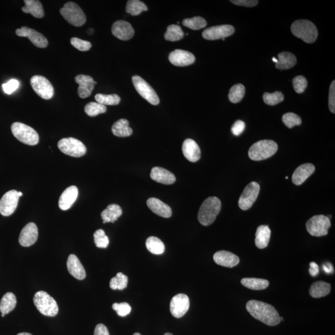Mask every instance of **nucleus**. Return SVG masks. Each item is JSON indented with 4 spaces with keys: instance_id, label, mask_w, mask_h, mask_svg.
Returning <instances> with one entry per match:
<instances>
[{
    "instance_id": "obj_37",
    "label": "nucleus",
    "mask_w": 335,
    "mask_h": 335,
    "mask_svg": "<svg viewBox=\"0 0 335 335\" xmlns=\"http://www.w3.org/2000/svg\"><path fill=\"white\" fill-rule=\"evenodd\" d=\"M184 35L181 27L178 25L172 24L167 27V32L164 36L167 40L175 42L182 39Z\"/></svg>"
},
{
    "instance_id": "obj_25",
    "label": "nucleus",
    "mask_w": 335,
    "mask_h": 335,
    "mask_svg": "<svg viewBox=\"0 0 335 335\" xmlns=\"http://www.w3.org/2000/svg\"><path fill=\"white\" fill-rule=\"evenodd\" d=\"M67 266L68 272L75 278L78 280H83L86 278L85 268L77 256L70 255L68 256Z\"/></svg>"
},
{
    "instance_id": "obj_5",
    "label": "nucleus",
    "mask_w": 335,
    "mask_h": 335,
    "mask_svg": "<svg viewBox=\"0 0 335 335\" xmlns=\"http://www.w3.org/2000/svg\"><path fill=\"white\" fill-rule=\"evenodd\" d=\"M60 14L68 23L76 27L85 24L86 17L82 8L74 2H66L60 9Z\"/></svg>"
},
{
    "instance_id": "obj_64",
    "label": "nucleus",
    "mask_w": 335,
    "mask_h": 335,
    "mask_svg": "<svg viewBox=\"0 0 335 335\" xmlns=\"http://www.w3.org/2000/svg\"><path fill=\"white\" fill-rule=\"evenodd\" d=\"M286 179H288V176H286Z\"/></svg>"
},
{
    "instance_id": "obj_12",
    "label": "nucleus",
    "mask_w": 335,
    "mask_h": 335,
    "mask_svg": "<svg viewBox=\"0 0 335 335\" xmlns=\"http://www.w3.org/2000/svg\"><path fill=\"white\" fill-rule=\"evenodd\" d=\"M260 190V184L257 182L253 181L248 184L238 200V205L240 209L243 210L250 209L257 199Z\"/></svg>"
},
{
    "instance_id": "obj_36",
    "label": "nucleus",
    "mask_w": 335,
    "mask_h": 335,
    "mask_svg": "<svg viewBox=\"0 0 335 335\" xmlns=\"http://www.w3.org/2000/svg\"><path fill=\"white\" fill-rule=\"evenodd\" d=\"M146 247L150 252L155 255H161L164 253L165 249H166L163 242L156 237H150L147 238Z\"/></svg>"
},
{
    "instance_id": "obj_61",
    "label": "nucleus",
    "mask_w": 335,
    "mask_h": 335,
    "mask_svg": "<svg viewBox=\"0 0 335 335\" xmlns=\"http://www.w3.org/2000/svg\"><path fill=\"white\" fill-rule=\"evenodd\" d=\"M164 335H172V334H170V333H167V334H165Z\"/></svg>"
},
{
    "instance_id": "obj_6",
    "label": "nucleus",
    "mask_w": 335,
    "mask_h": 335,
    "mask_svg": "<svg viewBox=\"0 0 335 335\" xmlns=\"http://www.w3.org/2000/svg\"><path fill=\"white\" fill-rule=\"evenodd\" d=\"M34 303L40 313L47 317H55L58 307L55 299L44 291H39L34 297Z\"/></svg>"
},
{
    "instance_id": "obj_22",
    "label": "nucleus",
    "mask_w": 335,
    "mask_h": 335,
    "mask_svg": "<svg viewBox=\"0 0 335 335\" xmlns=\"http://www.w3.org/2000/svg\"><path fill=\"white\" fill-rule=\"evenodd\" d=\"M182 154L187 161L196 162L200 159V149L194 140H185L182 146Z\"/></svg>"
},
{
    "instance_id": "obj_26",
    "label": "nucleus",
    "mask_w": 335,
    "mask_h": 335,
    "mask_svg": "<svg viewBox=\"0 0 335 335\" xmlns=\"http://www.w3.org/2000/svg\"><path fill=\"white\" fill-rule=\"evenodd\" d=\"M315 169L316 168L312 164H303L297 168L292 177L293 183L298 186L303 184L311 174L314 173Z\"/></svg>"
},
{
    "instance_id": "obj_32",
    "label": "nucleus",
    "mask_w": 335,
    "mask_h": 335,
    "mask_svg": "<svg viewBox=\"0 0 335 335\" xmlns=\"http://www.w3.org/2000/svg\"><path fill=\"white\" fill-rule=\"evenodd\" d=\"M129 123L126 119H121L113 124L112 132L119 138H126L132 135L133 129L129 126Z\"/></svg>"
},
{
    "instance_id": "obj_8",
    "label": "nucleus",
    "mask_w": 335,
    "mask_h": 335,
    "mask_svg": "<svg viewBox=\"0 0 335 335\" xmlns=\"http://www.w3.org/2000/svg\"><path fill=\"white\" fill-rule=\"evenodd\" d=\"M331 227V220L324 215H314L306 223L307 232L314 237H323L328 235Z\"/></svg>"
},
{
    "instance_id": "obj_23",
    "label": "nucleus",
    "mask_w": 335,
    "mask_h": 335,
    "mask_svg": "<svg viewBox=\"0 0 335 335\" xmlns=\"http://www.w3.org/2000/svg\"><path fill=\"white\" fill-rule=\"evenodd\" d=\"M147 204L152 212L159 216L164 218H169L171 216V207L157 198H149L147 200Z\"/></svg>"
},
{
    "instance_id": "obj_48",
    "label": "nucleus",
    "mask_w": 335,
    "mask_h": 335,
    "mask_svg": "<svg viewBox=\"0 0 335 335\" xmlns=\"http://www.w3.org/2000/svg\"><path fill=\"white\" fill-rule=\"evenodd\" d=\"M70 42L71 44H72L75 49L83 52L88 51V50L91 49V46H92V45H91L90 42L80 39L79 38L77 37H72V39H71Z\"/></svg>"
},
{
    "instance_id": "obj_39",
    "label": "nucleus",
    "mask_w": 335,
    "mask_h": 335,
    "mask_svg": "<svg viewBox=\"0 0 335 335\" xmlns=\"http://www.w3.org/2000/svg\"><path fill=\"white\" fill-rule=\"evenodd\" d=\"M245 88L242 84H237L230 88L228 99L231 103H238L244 97Z\"/></svg>"
},
{
    "instance_id": "obj_3",
    "label": "nucleus",
    "mask_w": 335,
    "mask_h": 335,
    "mask_svg": "<svg viewBox=\"0 0 335 335\" xmlns=\"http://www.w3.org/2000/svg\"><path fill=\"white\" fill-rule=\"evenodd\" d=\"M278 149L277 144L271 140H263L251 146L248 156L254 161H264L274 156Z\"/></svg>"
},
{
    "instance_id": "obj_9",
    "label": "nucleus",
    "mask_w": 335,
    "mask_h": 335,
    "mask_svg": "<svg viewBox=\"0 0 335 335\" xmlns=\"http://www.w3.org/2000/svg\"><path fill=\"white\" fill-rule=\"evenodd\" d=\"M58 147L62 153L78 158L85 156L86 152L85 145L79 140L73 138L61 139L58 142Z\"/></svg>"
},
{
    "instance_id": "obj_47",
    "label": "nucleus",
    "mask_w": 335,
    "mask_h": 335,
    "mask_svg": "<svg viewBox=\"0 0 335 335\" xmlns=\"http://www.w3.org/2000/svg\"><path fill=\"white\" fill-rule=\"evenodd\" d=\"M293 85L294 90L297 93H303L307 88L308 82L304 76H297L293 78Z\"/></svg>"
},
{
    "instance_id": "obj_2",
    "label": "nucleus",
    "mask_w": 335,
    "mask_h": 335,
    "mask_svg": "<svg viewBox=\"0 0 335 335\" xmlns=\"http://www.w3.org/2000/svg\"><path fill=\"white\" fill-rule=\"evenodd\" d=\"M222 203L217 197H209L203 202L198 212V220L204 226L214 223L221 210Z\"/></svg>"
},
{
    "instance_id": "obj_34",
    "label": "nucleus",
    "mask_w": 335,
    "mask_h": 335,
    "mask_svg": "<svg viewBox=\"0 0 335 335\" xmlns=\"http://www.w3.org/2000/svg\"><path fill=\"white\" fill-rule=\"evenodd\" d=\"M243 286L252 290H263L268 288L270 283L266 279L259 278H243L241 280Z\"/></svg>"
},
{
    "instance_id": "obj_30",
    "label": "nucleus",
    "mask_w": 335,
    "mask_h": 335,
    "mask_svg": "<svg viewBox=\"0 0 335 335\" xmlns=\"http://www.w3.org/2000/svg\"><path fill=\"white\" fill-rule=\"evenodd\" d=\"M331 291V285L324 281H317L312 284L309 293L312 298H321L329 295Z\"/></svg>"
},
{
    "instance_id": "obj_45",
    "label": "nucleus",
    "mask_w": 335,
    "mask_h": 335,
    "mask_svg": "<svg viewBox=\"0 0 335 335\" xmlns=\"http://www.w3.org/2000/svg\"><path fill=\"white\" fill-rule=\"evenodd\" d=\"M283 123L291 129L296 126H300L302 123V119L298 115L293 113H288L284 114L282 118Z\"/></svg>"
},
{
    "instance_id": "obj_10",
    "label": "nucleus",
    "mask_w": 335,
    "mask_h": 335,
    "mask_svg": "<svg viewBox=\"0 0 335 335\" xmlns=\"http://www.w3.org/2000/svg\"><path fill=\"white\" fill-rule=\"evenodd\" d=\"M133 83L136 90L142 98L153 105H158L160 99L156 91L146 80L139 76L133 77Z\"/></svg>"
},
{
    "instance_id": "obj_50",
    "label": "nucleus",
    "mask_w": 335,
    "mask_h": 335,
    "mask_svg": "<svg viewBox=\"0 0 335 335\" xmlns=\"http://www.w3.org/2000/svg\"><path fill=\"white\" fill-rule=\"evenodd\" d=\"M19 85L18 81L12 79L6 83L2 84V87L5 93L7 94V95H11L18 88Z\"/></svg>"
},
{
    "instance_id": "obj_21",
    "label": "nucleus",
    "mask_w": 335,
    "mask_h": 335,
    "mask_svg": "<svg viewBox=\"0 0 335 335\" xmlns=\"http://www.w3.org/2000/svg\"><path fill=\"white\" fill-rule=\"evenodd\" d=\"M215 263L218 265L223 267L233 268L240 263V258L230 251H219L215 253L214 255Z\"/></svg>"
},
{
    "instance_id": "obj_43",
    "label": "nucleus",
    "mask_w": 335,
    "mask_h": 335,
    "mask_svg": "<svg viewBox=\"0 0 335 335\" xmlns=\"http://www.w3.org/2000/svg\"><path fill=\"white\" fill-rule=\"evenodd\" d=\"M107 108L106 106L95 102L89 103L85 106V111L90 117H95L100 114L106 113Z\"/></svg>"
},
{
    "instance_id": "obj_7",
    "label": "nucleus",
    "mask_w": 335,
    "mask_h": 335,
    "mask_svg": "<svg viewBox=\"0 0 335 335\" xmlns=\"http://www.w3.org/2000/svg\"><path fill=\"white\" fill-rule=\"evenodd\" d=\"M11 132L15 138L28 146H35L39 141V134L34 129L21 123H14L11 126Z\"/></svg>"
},
{
    "instance_id": "obj_56",
    "label": "nucleus",
    "mask_w": 335,
    "mask_h": 335,
    "mask_svg": "<svg viewBox=\"0 0 335 335\" xmlns=\"http://www.w3.org/2000/svg\"><path fill=\"white\" fill-rule=\"evenodd\" d=\"M324 270L327 273H331L334 271V267L331 263H328L324 265Z\"/></svg>"
},
{
    "instance_id": "obj_62",
    "label": "nucleus",
    "mask_w": 335,
    "mask_h": 335,
    "mask_svg": "<svg viewBox=\"0 0 335 335\" xmlns=\"http://www.w3.org/2000/svg\"><path fill=\"white\" fill-rule=\"evenodd\" d=\"M133 335H141V334H140L139 333H136L134 334Z\"/></svg>"
},
{
    "instance_id": "obj_58",
    "label": "nucleus",
    "mask_w": 335,
    "mask_h": 335,
    "mask_svg": "<svg viewBox=\"0 0 335 335\" xmlns=\"http://www.w3.org/2000/svg\"><path fill=\"white\" fill-rule=\"evenodd\" d=\"M272 60L273 61V62H275V63H277L278 62V60L277 58H276L275 57H273Z\"/></svg>"
},
{
    "instance_id": "obj_13",
    "label": "nucleus",
    "mask_w": 335,
    "mask_h": 335,
    "mask_svg": "<svg viewBox=\"0 0 335 335\" xmlns=\"http://www.w3.org/2000/svg\"><path fill=\"white\" fill-rule=\"evenodd\" d=\"M19 198L16 190H11L5 193L0 200V214L3 216L13 214L18 204Z\"/></svg>"
},
{
    "instance_id": "obj_63",
    "label": "nucleus",
    "mask_w": 335,
    "mask_h": 335,
    "mask_svg": "<svg viewBox=\"0 0 335 335\" xmlns=\"http://www.w3.org/2000/svg\"><path fill=\"white\" fill-rule=\"evenodd\" d=\"M4 316H5V314H1V317H4Z\"/></svg>"
},
{
    "instance_id": "obj_57",
    "label": "nucleus",
    "mask_w": 335,
    "mask_h": 335,
    "mask_svg": "<svg viewBox=\"0 0 335 335\" xmlns=\"http://www.w3.org/2000/svg\"><path fill=\"white\" fill-rule=\"evenodd\" d=\"M93 32V29H90L88 30V33L89 34H92Z\"/></svg>"
},
{
    "instance_id": "obj_28",
    "label": "nucleus",
    "mask_w": 335,
    "mask_h": 335,
    "mask_svg": "<svg viewBox=\"0 0 335 335\" xmlns=\"http://www.w3.org/2000/svg\"><path fill=\"white\" fill-rule=\"evenodd\" d=\"M271 230L268 225H260L256 232L255 245L259 249L268 247L271 237Z\"/></svg>"
},
{
    "instance_id": "obj_16",
    "label": "nucleus",
    "mask_w": 335,
    "mask_h": 335,
    "mask_svg": "<svg viewBox=\"0 0 335 335\" xmlns=\"http://www.w3.org/2000/svg\"><path fill=\"white\" fill-rule=\"evenodd\" d=\"M16 34L19 37L28 38L33 44L39 48H45L49 44L47 38L44 35L29 27H22L17 29Z\"/></svg>"
},
{
    "instance_id": "obj_55",
    "label": "nucleus",
    "mask_w": 335,
    "mask_h": 335,
    "mask_svg": "<svg viewBox=\"0 0 335 335\" xmlns=\"http://www.w3.org/2000/svg\"><path fill=\"white\" fill-rule=\"evenodd\" d=\"M309 273L310 275L313 276V277H316V276L319 275V268L317 263L315 262L310 263Z\"/></svg>"
},
{
    "instance_id": "obj_17",
    "label": "nucleus",
    "mask_w": 335,
    "mask_h": 335,
    "mask_svg": "<svg viewBox=\"0 0 335 335\" xmlns=\"http://www.w3.org/2000/svg\"><path fill=\"white\" fill-rule=\"evenodd\" d=\"M38 238V228L34 223L30 222L22 228L20 233L19 242L24 247L34 245Z\"/></svg>"
},
{
    "instance_id": "obj_4",
    "label": "nucleus",
    "mask_w": 335,
    "mask_h": 335,
    "mask_svg": "<svg viewBox=\"0 0 335 335\" xmlns=\"http://www.w3.org/2000/svg\"><path fill=\"white\" fill-rule=\"evenodd\" d=\"M291 29L296 37L309 44L316 41L318 37V30L316 25L308 20L301 19L294 22Z\"/></svg>"
},
{
    "instance_id": "obj_59",
    "label": "nucleus",
    "mask_w": 335,
    "mask_h": 335,
    "mask_svg": "<svg viewBox=\"0 0 335 335\" xmlns=\"http://www.w3.org/2000/svg\"><path fill=\"white\" fill-rule=\"evenodd\" d=\"M17 335H32L30 334L29 333H21V334H19Z\"/></svg>"
},
{
    "instance_id": "obj_24",
    "label": "nucleus",
    "mask_w": 335,
    "mask_h": 335,
    "mask_svg": "<svg viewBox=\"0 0 335 335\" xmlns=\"http://www.w3.org/2000/svg\"><path fill=\"white\" fill-rule=\"evenodd\" d=\"M78 189L77 186H71L66 189L60 195L58 205L60 209L67 210L69 209L77 200Z\"/></svg>"
},
{
    "instance_id": "obj_51",
    "label": "nucleus",
    "mask_w": 335,
    "mask_h": 335,
    "mask_svg": "<svg viewBox=\"0 0 335 335\" xmlns=\"http://www.w3.org/2000/svg\"><path fill=\"white\" fill-rule=\"evenodd\" d=\"M329 105L330 110L332 113H335V81L332 82L330 87Z\"/></svg>"
},
{
    "instance_id": "obj_46",
    "label": "nucleus",
    "mask_w": 335,
    "mask_h": 335,
    "mask_svg": "<svg viewBox=\"0 0 335 335\" xmlns=\"http://www.w3.org/2000/svg\"><path fill=\"white\" fill-rule=\"evenodd\" d=\"M94 240L96 247L100 248H107L110 243L108 236L106 235L105 231L102 229L96 230L94 233Z\"/></svg>"
},
{
    "instance_id": "obj_54",
    "label": "nucleus",
    "mask_w": 335,
    "mask_h": 335,
    "mask_svg": "<svg viewBox=\"0 0 335 335\" xmlns=\"http://www.w3.org/2000/svg\"><path fill=\"white\" fill-rule=\"evenodd\" d=\"M94 335H110V334L105 325L98 324L96 327Z\"/></svg>"
},
{
    "instance_id": "obj_44",
    "label": "nucleus",
    "mask_w": 335,
    "mask_h": 335,
    "mask_svg": "<svg viewBox=\"0 0 335 335\" xmlns=\"http://www.w3.org/2000/svg\"><path fill=\"white\" fill-rule=\"evenodd\" d=\"M264 102L269 106H275L283 101L284 96L281 91L273 93H265L263 96Z\"/></svg>"
},
{
    "instance_id": "obj_14",
    "label": "nucleus",
    "mask_w": 335,
    "mask_h": 335,
    "mask_svg": "<svg viewBox=\"0 0 335 335\" xmlns=\"http://www.w3.org/2000/svg\"><path fill=\"white\" fill-rule=\"evenodd\" d=\"M188 296L184 294H178L172 298L170 303V312L175 318L183 317L189 309Z\"/></svg>"
},
{
    "instance_id": "obj_31",
    "label": "nucleus",
    "mask_w": 335,
    "mask_h": 335,
    "mask_svg": "<svg viewBox=\"0 0 335 335\" xmlns=\"http://www.w3.org/2000/svg\"><path fill=\"white\" fill-rule=\"evenodd\" d=\"M278 62L276 63V68L279 70H288L296 65L297 58L291 52H284L278 54Z\"/></svg>"
},
{
    "instance_id": "obj_18",
    "label": "nucleus",
    "mask_w": 335,
    "mask_h": 335,
    "mask_svg": "<svg viewBox=\"0 0 335 335\" xmlns=\"http://www.w3.org/2000/svg\"><path fill=\"white\" fill-rule=\"evenodd\" d=\"M195 57L192 53L186 50L176 49L170 53L169 62L177 67H185L195 62Z\"/></svg>"
},
{
    "instance_id": "obj_60",
    "label": "nucleus",
    "mask_w": 335,
    "mask_h": 335,
    "mask_svg": "<svg viewBox=\"0 0 335 335\" xmlns=\"http://www.w3.org/2000/svg\"><path fill=\"white\" fill-rule=\"evenodd\" d=\"M17 194H18L19 197H21L22 195V193L21 192H17Z\"/></svg>"
},
{
    "instance_id": "obj_19",
    "label": "nucleus",
    "mask_w": 335,
    "mask_h": 335,
    "mask_svg": "<svg viewBox=\"0 0 335 335\" xmlns=\"http://www.w3.org/2000/svg\"><path fill=\"white\" fill-rule=\"evenodd\" d=\"M75 82L79 85L78 94L82 99L88 98L91 95L96 84L97 83L90 76L86 75L76 76Z\"/></svg>"
},
{
    "instance_id": "obj_41",
    "label": "nucleus",
    "mask_w": 335,
    "mask_h": 335,
    "mask_svg": "<svg viewBox=\"0 0 335 335\" xmlns=\"http://www.w3.org/2000/svg\"><path fill=\"white\" fill-rule=\"evenodd\" d=\"M128 284V277L122 273L117 274L116 277L113 278L110 281V288L113 290H123Z\"/></svg>"
},
{
    "instance_id": "obj_40",
    "label": "nucleus",
    "mask_w": 335,
    "mask_h": 335,
    "mask_svg": "<svg viewBox=\"0 0 335 335\" xmlns=\"http://www.w3.org/2000/svg\"><path fill=\"white\" fill-rule=\"evenodd\" d=\"M95 100L101 105L112 106L119 105L121 101V98L116 94L104 95V94L100 93L95 96Z\"/></svg>"
},
{
    "instance_id": "obj_15",
    "label": "nucleus",
    "mask_w": 335,
    "mask_h": 335,
    "mask_svg": "<svg viewBox=\"0 0 335 335\" xmlns=\"http://www.w3.org/2000/svg\"><path fill=\"white\" fill-rule=\"evenodd\" d=\"M234 32V27L231 25H220V26L210 27L205 29L202 32V37L205 39L209 40L223 39H225V37L230 36Z\"/></svg>"
},
{
    "instance_id": "obj_42",
    "label": "nucleus",
    "mask_w": 335,
    "mask_h": 335,
    "mask_svg": "<svg viewBox=\"0 0 335 335\" xmlns=\"http://www.w3.org/2000/svg\"><path fill=\"white\" fill-rule=\"evenodd\" d=\"M184 26L192 30H199L207 26V22L202 17L195 16L192 18L184 19L182 21Z\"/></svg>"
},
{
    "instance_id": "obj_27",
    "label": "nucleus",
    "mask_w": 335,
    "mask_h": 335,
    "mask_svg": "<svg viewBox=\"0 0 335 335\" xmlns=\"http://www.w3.org/2000/svg\"><path fill=\"white\" fill-rule=\"evenodd\" d=\"M151 177L154 181L164 184H173L176 181V177L171 172L161 167L153 168Z\"/></svg>"
},
{
    "instance_id": "obj_52",
    "label": "nucleus",
    "mask_w": 335,
    "mask_h": 335,
    "mask_svg": "<svg viewBox=\"0 0 335 335\" xmlns=\"http://www.w3.org/2000/svg\"><path fill=\"white\" fill-rule=\"evenodd\" d=\"M245 128V124L244 122L238 120L235 122L232 127V133L235 136H239L244 131Z\"/></svg>"
},
{
    "instance_id": "obj_35",
    "label": "nucleus",
    "mask_w": 335,
    "mask_h": 335,
    "mask_svg": "<svg viewBox=\"0 0 335 335\" xmlns=\"http://www.w3.org/2000/svg\"><path fill=\"white\" fill-rule=\"evenodd\" d=\"M17 304L16 296L12 293H7L2 297L0 303V312L5 315L13 311Z\"/></svg>"
},
{
    "instance_id": "obj_33",
    "label": "nucleus",
    "mask_w": 335,
    "mask_h": 335,
    "mask_svg": "<svg viewBox=\"0 0 335 335\" xmlns=\"http://www.w3.org/2000/svg\"><path fill=\"white\" fill-rule=\"evenodd\" d=\"M122 214H123V210L119 205L110 204L101 213V217H102L104 223H114L118 220Z\"/></svg>"
},
{
    "instance_id": "obj_53",
    "label": "nucleus",
    "mask_w": 335,
    "mask_h": 335,
    "mask_svg": "<svg viewBox=\"0 0 335 335\" xmlns=\"http://www.w3.org/2000/svg\"><path fill=\"white\" fill-rule=\"evenodd\" d=\"M233 4L245 7L255 6L258 3L256 0H231Z\"/></svg>"
},
{
    "instance_id": "obj_20",
    "label": "nucleus",
    "mask_w": 335,
    "mask_h": 335,
    "mask_svg": "<svg viewBox=\"0 0 335 335\" xmlns=\"http://www.w3.org/2000/svg\"><path fill=\"white\" fill-rule=\"evenodd\" d=\"M111 30L114 36L123 40L131 39L134 35V29L132 25L123 20L114 22Z\"/></svg>"
},
{
    "instance_id": "obj_11",
    "label": "nucleus",
    "mask_w": 335,
    "mask_h": 335,
    "mask_svg": "<svg viewBox=\"0 0 335 335\" xmlns=\"http://www.w3.org/2000/svg\"><path fill=\"white\" fill-rule=\"evenodd\" d=\"M30 85L35 93L44 100H50L54 96V87L49 80L43 76H33L30 78Z\"/></svg>"
},
{
    "instance_id": "obj_49",
    "label": "nucleus",
    "mask_w": 335,
    "mask_h": 335,
    "mask_svg": "<svg viewBox=\"0 0 335 335\" xmlns=\"http://www.w3.org/2000/svg\"><path fill=\"white\" fill-rule=\"evenodd\" d=\"M113 309L117 312L119 316L126 317L131 312V307L127 303H115L113 305Z\"/></svg>"
},
{
    "instance_id": "obj_29",
    "label": "nucleus",
    "mask_w": 335,
    "mask_h": 335,
    "mask_svg": "<svg viewBox=\"0 0 335 335\" xmlns=\"http://www.w3.org/2000/svg\"><path fill=\"white\" fill-rule=\"evenodd\" d=\"M25 6L22 7L24 13H29L36 18H42L44 11L41 2L38 0H24Z\"/></svg>"
},
{
    "instance_id": "obj_38",
    "label": "nucleus",
    "mask_w": 335,
    "mask_h": 335,
    "mask_svg": "<svg viewBox=\"0 0 335 335\" xmlns=\"http://www.w3.org/2000/svg\"><path fill=\"white\" fill-rule=\"evenodd\" d=\"M126 12L133 15V16H138L144 11L148 10V7L143 2L139 1V0H130L127 2Z\"/></svg>"
},
{
    "instance_id": "obj_1",
    "label": "nucleus",
    "mask_w": 335,
    "mask_h": 335,
    "mask_svg": "<svg viewBox=\"0 0 335 335\" xmlns=\"http://www.w3.org/2000/svg\"><path fill=\"white\" fill-rule=\"evenodd\" d=\"M251 316L268 326H276L280 324L281 317L275 307L263 302L251 300L246 306Z\"/></svg>"
}]
</instances>
